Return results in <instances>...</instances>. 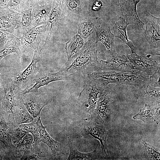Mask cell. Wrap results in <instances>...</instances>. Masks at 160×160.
Returning <instances> with one entry per match:
<instances>
[{"mask_svg": "<svg viewBox=\"0 0 160 160\" xmlns=\"http://www.w3.org/2000/svg\"><path fill=\"white\" fill-rule=\"evenodd\" d=\"M34 149L35 160L41 159L43 158L46 157L48 156V153L46 150L44 149L40 143L37 145H33Z\"/></svg>", "mask_w": 160, "mask_h": 160, "instance_id": "obj_35", "label": "cell"}, {"mask_svg": "<svg viewBox=\"0 0 160 160\" xmlns=\"http://www.w3.org/2000/svg\"><path fill=\"white\" fill-rule=\"evenodd\" d=\"M0 81L4 92L2 100V108L7 116L9 126L14 129L17 127L15 119L17 99L14 91L17 88L10 79H1Z\"/></svg>", "mask_w": 160, "mask_h": 160, "instance_id": "obj_7", "label": "cell"}, {"mask_svg": "<svg viewBox=\"0 0 160 160\" xmlns=\"http://www.w3.org/2000/svg\"><path fill=\"white\" fill-rule=\"evenodd\" d=\"M97 43L95 32L92 33L77 53L68 60L60 70L65 75L70 70L82 72L97 62Z\"/></svg>", "mask_w": 160, "mask_h": 160, "instance_id": "obj_2", "label": "cell"}, {"mask_svg": "<svg viewBox=\"0 0 160 160\" xmlns=\"http://www.w3.org/2000/svg\"><path fill=\"white\" fill-rule=\"evenodd\" d=\"M53 0H30L32 8L37 5H42L53 2Z\"/></svg>", "mask_w": 160, "mask_h": 160, "instance_id": "obj_38", "label": "cell"}, {"mask_svg": "<svg viewBox=\"0 0 160 160\" xmlns=\"http://www.w3.org/2000/svg\"><path fill=\"white\" fill-rule=\"evenodd\" d=\"M37 118L36 123L39 128L41 140L50 148L54 156L56 159L62 152V145L50 136L43 125L40 116Z\"/></svg>", "mask_w": 160, "mask_h": 160, "instance_id": "obj_18", "label": "cell"}, {"mask_svg": "<svg viewBox=\"0 0 160 160\" xmlns=\"http://www.w3.org/2000/svg\"><path fill=\"white\" fill-rule=\"evenodd\" d=\"M103 21L99 17L91 16L85 20L78 24L77 33L84 40H86L95 32V28L100 26Z\"/></svg>", "mask_w": 160, "mask_h": 160, "instance_id": "obj_20", "label": "cell"}, {"mask_svg": "<svg viewBox=\"0 0 160 160\" xmlns=\"http://www.w3.org/2000/svg\"><path fill=\"white\" fill-rule=\"evenodd\" d=\"M111 3L113 4L119 6V0H111Z\"/></svg>", "mask_w": 160, "mask_h": 160, "instance_id": "obj_40", "label": "cell"}, {"mask_svg": "<svg viewBox=\"0 0 160 160\" xmlns=\"http://www.w3.org/2000/svg\"><path fill=\"white\" fill-rule=\"evenodd\" d=\"M84 40L77 33L65 43V48L69 59L75 55L83 46Z\"/></svg>", "mask_w": 160, "mask_h": 160, "instance_id": "obj_26", "label": "cell"}, {"mask_svg": "<svg viewBox=\"0 0 160 160\" xmlns=\"http://www.w3.org/2000/svg\"><path fill=\"white\" fill-rule=\"evenodd\" d=\"M141 0H119V5L123 17L129 25H135L144 31L145 23L140 19L137 11V4Z\"/></svg>", "mask_w": 160, "mask_h": 160, "instance_id": "obj_13", "label": "cell"}, {"mask_svg": "<svg viewBox=\"0 0 160 160\" xmlns=\"http://www.w3.org/2000/svg\"><path fill=\"white\" fill-rule=\"evenodd\" d=\"M160 69L157 71L152 75L150 76L148 84L156 87H160Z\"/></svg>", "mask_w": 160, "mask_h": 160, "instance_id": "obj_36", "label": "cell"}, {"mask_svg": "<svg viewBox=\"0 0 160 160\" xmlns=\"http://www.w3.org/2000/svg\"><path fill=\"white\" fill-rule=\"evenodd\" d=\"M16 96L34 118L39 116L43 108L52 101L51 98L47 95L37 96L32 92Z\"/></svg>", "mask_w": 160, "mask_h": 160, "instance_id": "obj_10", "label": "cell"}, {"mask_svg": "<svg viewBox=\"0 0 160 160\" xmlns=\"http://www.w3.org/2000/svg\"><path fill=\"white\" fill-rule=\"evenodd\" d=\"M47 24L35 26L23 33L20 37V49L22 58L25 60L33 55L39 49L40 43L45 40Z\"/></svg>", "mask_w": 160, "mask_h": 160, "instance_id": "obj_5", "label": "cell"}, {"mask_svg": "<svg viewBox=\"0 0 160 160\" xmlns=\"http://www.w3.org/2000/svg\"><path fill=\"white\" fill-rule=\"evenodd\" d=\"M16 98L17 100L15 111V119L17 126L20 124L33 122L34 118L19 100Z\"/></svg>", "mask_w": 160, "mask_h": 160, "instance_id": "obj_25", "label": "cell"}, {"mask_svg": "<svg viewBox=\"0 0 160 160\" xmlns=\"http://www.w3.org/2000/svg\"><path fill=\"white\" fill-rule=\"evenodd\" d=\"M4 155V152L0 149V160H2Z\"/></svg>", "mask_w": 160, "mask_h": 160, "instance_id": "obj_41", "label": "cell"}, {"mask_svg": "<svg viewBox=\"0 0 160 160\" xmlns=\"http://www.w3.org/2000/svg\"><path fill=\"white\" fill-rule=\"evenodd\" d=\"M28 131L19 127L14 129L12 130V140L13 143L17 146L23 137L27 134Z\"/></svg>", "mask_w": 160, "mask_h": 160, "instance_id": "obj_34", "label": "cell"}, {"mask_svg": "<svg viewBox=\"0 0 160 160\" xmlns=\"http://www.w3.org/2000/svg\"><path fill=\"white\" fill-rule=\"evenodd\" d=\"M1 28H3L2 26H1V25L0 24V29Z\"/></svg>", "mask_w": 160, "mask_h": 160, "instance_id": "obj_43", "label": "cell"}, {"mask_svg": "<svg viewBox=\"0 0 160 160\" xmlns=\"http://www.w3.org/2000/svg\"><path fill=\"white\" fill-rule=\"evenodd\" d=\"M95 32L96 42H101L105 45L107 50L108 57L114 55L116 52L114 36L111 31L108 23L103 21L100 26L95 28Z\"/></svg>", "mask_w": 160, "mask_h": 160, "instance_id": "obj_15", "label": "cell"}, {"mask_svg": "<svg viewBox=\"0 0 160 160\" xmlns=\"http://www.w3.org/2000/svg\"><path fill=\"white\" fill-rule=\"evenodd\" d=\"M112 102L111 92L109 88L98 100L94 109L89 113L92 118H96L103 122L110 112Z\"/></svg>", "mask_w": 160, "mask_h": 160, "instance_id": "obj_16", "label": "cell"}, {"mask_svg": "<svg viewBox=\"0 0 160 160\" xmlns=\"http://www.w3.org/2000/svg\"><path fill=\"white\" fill-rule=\"evenodd\" d=\"M64 9L73 21L78 24L91 17L90 0H62Z\"/></svg>", "mask_w": 160, "mask_h": 160, "instance_id": "obj_9", "label": "cell"}, {"mask_svg": "<svg viewBox=\"0 0 160 160\" xmlns=\"http://www.w3.org/2000/svg\"><path fill=\"white\" fill-rule=\"evenodd\" d=\"M7 7L19 13L31 7L30 0H9Z\"/></svg>", "mask_w": 160, "mask_h": 160, "instance_id": "obj_31", "label": "cell"}, {"mask_svg": "<svg viewBox=\"0 0 160 160\" xmlns=\"http://www.w3.org/2000/svg\"><path fill=\"white\" fill-rule=\"evenodd\" d=\"M9 0H0V8L7 7Z\"/></svg>", "mask_w": 160, "mask_h": 160, "instance_id": "obj_39", "label": "cell"}, {"mask_svg": "<svg viewBox=\"0 0 160 160\" xmlns=\"http://www.w3.org/2000/svg\"><path fill=\"white\" fill-rule=\"evenodd\" d=\"M42 52L39 49L35 50L30 64L22 72L12 78L11 81L18 90H22L23 87L26 86L27 82L32 80L38 62L41 60Z\"/></svg>", "mask_w": 160, "mask_h": 160, "instance_id": "obj_11", "label": "cell"}, {"mask_svg": "<svg viewBox=\"0 0 160 160\" xmlns=\"http://www.w3.org/2000/svg\"><path fill=\"white\" fill-rule=\"evenodd\" d=\"M137 97L146 99L159 100L160 87H153L146 83L135 90Z\"/></svg>", "mask_w": 160, "mask_h": 160, "instance_id": "obj_27", "label": "cell"}, {"mask_svg": "<svg viewBox=\"0 0 160 160\" xmlns=\"http://www.w3.org/2000/svg\"><path fill=\"white\" fill-rule=\"evenodd\" d=\"M85 130L87 133L99 140L102 152L106 155V151L108 152L106 138L108 132L103 126L101 124L90 123L86 126Z\"/></svg>", "mask_w": 160, "mask_h": 160, "instance_id": "obj_21", "label": "cell"}, {"mask_svg": "<svg viewBox=\"0 0 160 160\" xmlns=\"http://www.w3.org/2000/svg\"><path fill=\"white\" fill-rule=\"evenodd\" d=\"M143 144L144 155L149 159L156 160L160 159V152L156 147L151 145L143 140H141Z\"/></svg>", "mask_w": 160, "mask_h": 160, "instance_id": "obj_32", "label": "cell"}, {"mask_svg": "<svg viewBox=\"0 0 160 160\" xmlns=\"http://www.w3.org/2000/svg\"><path fill=\"white\" fill-rule=\"evenodd\" d=\"M52 2L42 5H37L32 8L33 27L47 24L51 10Z\"/></svg>", "mask_w": 160, "mask_h": 160, "instance_id": "obj_22", "label": "cell"}, {"mask_svg": "<svg viewBox=\"0 0 160 160\" xmlns=\"http://www.w3.org/2000/svg\"><path fill=\"white\" fill-rule=\"evenodd\" d=\"M32 8L31 7L21 12L20 33H23L33 27L32 23Z\"/></svg>", "mask_w": 160, "mask_h": 160, "instance_id": "obj_29", "label": "cell"}, {"mask_svg": "<svg viewBox=\"0 0 160 160\" xmlns=\"http://www.w3.org/2000/svg\"><path fill=\"white\" fill-rule=\"evenodd\" d=\"M159 103L154 107L146 104L143 108L141 109L137 114L133 116V118L141 120L144 122L146 120L152 119L158 124L159 122L156 116H159Z\"/></svg>", "mask_w": 160, "mask_h": 160, "instance_id": "obj_24", "label": "cell"}, {"mask_svg": "<svg viewBox=\"0 0 160 160\" xmlns=\"http://www.w3.org/2000/svg\"><path fill=\"white\" fill-rule=\"evenodd\" d=\"M136 70L151 76L160 68V64L155 60H147L136 53L126 55Z\"/></svg>", "mask_w": 160, "mask_h": 160, "instance_id": "obj_17", "label": "cell"}, {"mask_svg": "<svg viewBox=\"0 0 160 160\" xmlns=\"http://www.w3.org/2000/svg\"><path fill=\"white\" fill-rule=\"evenodd\" d=\"M127 56L122 51L116 52L106 60L98 59L97 68L101 70L114 71L126 73H134L136 70L133 65H130Z\"/></svg>", "mask_w": 160, "mask_h": 160, "instance_id": "obj_8", "label": "cell"}, {"mask_svg": "<svg viewBox=\"0 0 160 160\" xmlns=\"http://www.w3.org/2000/svg\"><path fill=\"white\" fill-rule=\"evenodd\" d=\"M20 47V37L11 33L6 44L0 48V62L6 56L12 53L17 54L20 58H22V53Z\"/></svg>", "mask_w": 160, "mask_h": 160, "instance_id": "obj_23", "label": "cell"}, {"mask_svg": "<svg viewBox=\"0 0 160 160\" xmlns=\"http://www.w3.org/2000/svg\"><path fill=\"white\" fill-rule=\"evenodd\" d=\"M11 33L3 28L0 29V48L6 44Z\"/></svg>", "mask_w": 160, "mask_h": 160, "instance_id": "obj_37", "label": "cell"}, {"mask_svg": "<svg viewBox=\"0 0 160 160\" xmlns=\"http://www.w3.org/2000/svg\"><path fill=\"white\" fill-rule=\"evenodd\" d=\"M145 28V38L148 44V52L153 55H160V19L150 13L146 10L144 12Z\"/></svg>", "mask_w": 160, "mask_h": 160, "instance_id": "obj_6", "label": "cell"}, {"mask_svg": "<svg viewBox=\"0 0 160 160\" xmlns=\"http://www.w3.org/2000/svg\"><path fill=\"white\" fill-rule=\"evenodd\" d=\"M19 127L31 133L33 137V145L39 144L41 142L39 129L36 123L33 122L20 124Z\"/></svg>", "mask_w": 160, "mask_h": 160, "instance_id": "obj_30", "label": "cell"}, {"mask_svg": "<svg viewBox=\"0 0 160 160\" xmlns=\"http://www.w3.org/2000/svg\"><path fill=\"white\" fill-rule=\"evenodd\" d=\"M78 25L69 17L62 0H53L52 8L47 23L44 43L40 49L42 53L57 42L68 41L78 31Z\"/></svg>", "mask_w": 160, "mask_h": 160, "instance_id": "obj_1", "label": "cell"}, {"mask_svg": "<svg viewBox=\"0 0 160 160\" xmlns=\"http://www.w3.org/2000/svg\"><path fill=\"white\" fill-rule=\"evenodd\" d=\"M13 129L7 124L4 116H2L0 122V141L9 151L10 159L13 160L20 159L23 151L14 146L12 143V135Z\"/></svg>", "mask_w": 160, "mask_h": 160, "instance_id": "obj_14", "label": "cell"}, {"mask_svg": "<svg viewBox=\"0 0 160 160\" xmlns=\"http://www.w3.org/2000/svg\"><path fill=\"white\" fill-rule=\"evenodd\" d=\"M86 79V84L78 100L82 108L89 113L94 109L99 99L109 88L95 79Z\"/></svg>", "mask_w": 160, "mask_h": 160, "instance_id": "obj_4", "label": "cell"}, {"mask_svg": "<svg viewBox=\"0 0 160 160\" xmlns=\"http://www.w3.org/2000/svg\"><path fill=\"white\" fill-rule=\"evenodd\" d=\"M1 86H2L1 84V81H0V90H1L2 87H1Z\"/></svg>", "mask_w": 160, "mask_h": 160, "instance_id": "obj_42", "label": "cell"}, {"mask_svg": "<svg viewBox=\"0 0 160 160\" xmlns=\"http://www.w3.org/2000/svg\"><path fill=\"white\" fill-rule=\"evenodd\" d=\"M74 74L72 73L65 75L60 70L55 73H51L47 67L40 65L37 66L32 79L31 81H34L35 83L30 84L22 90L17 89L16 94L21 95L29 93L37 92L40 87L52 82L70 80Z\"/></svg>", "mask_w": 160, "mask_h": 160, "instance_id": "obj_3", "label": "cell"}, {"mask_svg": "<svg viewBox=\"0 0 160 160\" xmlns=\"http://www.w3.org/2000/svg\"><path fill=\"white\" fill-rule=\"evenodd\" d=\"M70 153L67 160H94L97 159V156L96 150L88 153L79 152L75 147H69Z\"/></svg>", "mask_w": 160, "mask_h": 160, "instance_id": "obj_28", "label": "cell"}, {"mask_svg": "<svg viewBox=\"0 0 160 160\" xmlns=\"http://www.w3.org/2000/svg\"><path fill=\"white\" fill-rule=\"evenodd\" d=\"M33 136L28 132L16 147L24 151L25 150L33 148Z\"/></svg>", "mask_w": 160, "mask_h": 160, "instance_id": "obj_33", "label": "cell"}, {"mask_svg": "<svg viewBox=\"0 0 160 160\" xmlns=\"http://www.w3.org/2000/svg\"><path fill=\"white\" fill-rule=\"evenodd\" d=\"M129 24L123 17L118 16L116 19L114 27V37L121 39L125 44L130 48L132 53H136L137 49L128 38L127 35L126 29Z\"/></svg>", "mask_w": 160, "mask_h": 160, "instance_id": "obj_19", "label": "cell"}, {"mask_svg": "<svg viewBox=\"0 0 160 160\" xmlns=\"http://www.w3.org/2000/svg\"><path fill=\"white\" fill-rule=\"evenodd\" d=\"M21 19L20 13L7 7L0 8V24L7 31L13 34L17 31L20 33Z\"/></svg>", "mask_w": 160, "mask_h": 160, "instance_id": "obj_12", "label": "cell"}]
</instances>
